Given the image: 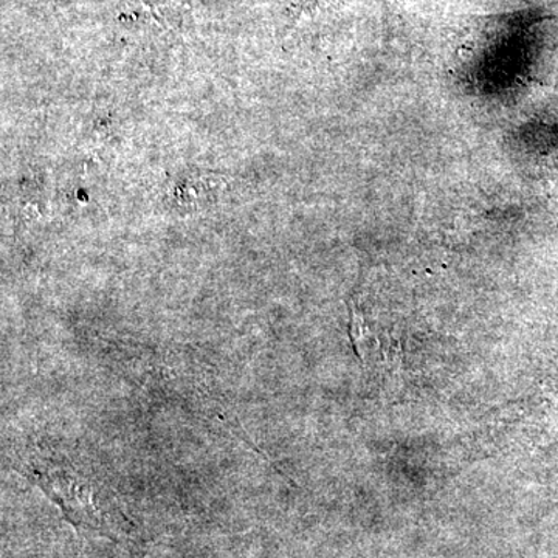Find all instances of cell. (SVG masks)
<instances>
[{"label":"cell","instance_id":"1","mask_svg":"<svg viewBox=\"0 0 558 558\" xmlns=\"http://www.w3.org/2000/svg\"><path fill=\"white\" fill-rule=\"evenodd\" d=\"M36 483L53 499L73 526L105 529L108 512L102 508L100 492L78 470L46 465L36 470Z\"/></svg>","mask_w":558,"mask_h":558}]
</instances>
